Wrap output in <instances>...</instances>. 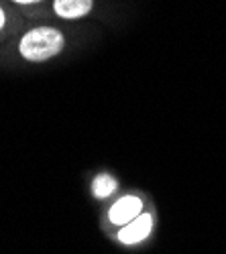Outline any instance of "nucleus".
I'll list each match as a JSON object with an SVG mask.
<instances>
[{
    "instance_id": "1",
    "label": "nucleus",
    "mask_w": 226,
    "mask_h": 254,
    "mask_svg": "<svg viewBox=\"0 0 226 254\" xmlns=\"http://www.w3.org/2000/svg\"><path fill=\"white\" fill-rule=\"evenodd\" d=\"M66 47V39L53 27H37L31 29L18 43V51L27 61H47L59 55Z\"/></svg>"
},
{
    "instance_id": "4",
    "label": "nucleus",
    "mask_w": 226,
    "mask_h": 254,
    "mask_svg": "<svg viewBox=\"0 0 226 254\" xmlns=\"http://www.w3.org/2000/svg\"><path fill=\"white\" fill-rule=\"evenodd\" d=\"M94 6V0H55L53 8L61 18H79L86 16Z\"/></svg>"
},
{
    "instance_id": "3",
    "label": "nucleus",
    "mask_w": 226,
    "mask_h": 254,
    "mask_svg": "<svg viewBox=\"0 0 226 254\" xmlns=\"http://www.w3.org/2000/svg\"><path fill=\"white\" fill-rule=\"evenodd\" d=\"M151 228H153V218L149 214H141L139 218H135L127 226H122L118 230L116 238H118L120 244H127V246L129 244H139L151 234Z\"/></svg>"
},
{
    "instance_id": "5",
    "label": "nucleus",
    "mask_w": 226,
    "mask_h": 254,
    "mask_svg": "<svg viewBox=\"0 0 226 254\" xmlns=\"http://www.w3.org/2000/svg\"><path fill=\"white\" fill-rule=\"evenodd\" d=\"M116 191V179L112 175L102 173L92 181V195L96 199H106Z\"/></svg>"
},
{
    "instance_id": "2",
    "label": "nucleus",
    "mask_w": 226,
    "mask_h": 254,
    "mask_svg": "<svg viewBox=\"0 0 226 254\" xmlns=\"http://www.w3.org/2000/svg\"><path fill=\"white\" fill-rule=\"evenodd\" d=\"M143 214V201L137 195H125L120 197L108 211V220L114 226H127L129 222H133L135 218H139Z\"/></svg>"
},
{
    "instance_id": "6",
    "label": "nucleus",
    "mask_w": 226,
    "mask_h": 254,
    "mask_svg": "<svg viewBox=\"0 0 226 254\" xmlns=\"http://www.w3.org/2000/svg\"><path fill=\"white\" fill-rule=\"evenodd\" d=\"M18 4H31V2H39V0H14Z\"/></svg>"
},
{
    "instance_id": "7",
    "label": "nucleus",
    "mask_w": 226,
    "mask_h": 254,
    "mask_svg": "<svg viewBox=\"0 0 226 254\" xmlns=\"http://www.w3.org/2000/svg\"><path fill=\"white\" fill-rule=\"evenodd\" d=\"M4 27V12H2V8H0V29Z\"/></svg>"
}]
</instances>
